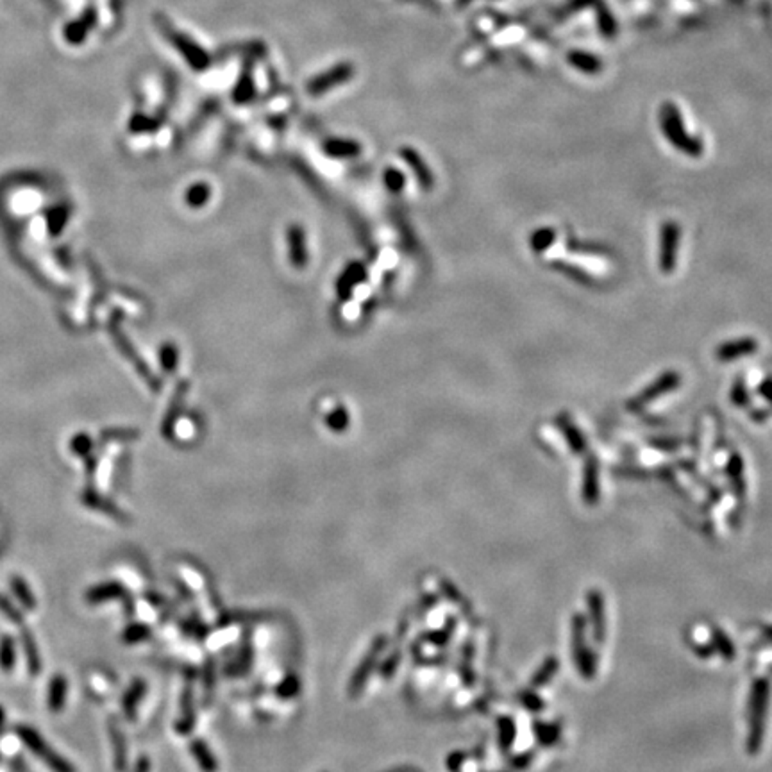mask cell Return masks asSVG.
Segmentation results:
<instances>
[{"label":"cell","instance_id":"44dd1931","mask_svg":"<svg viewBox=\"0 0 772 772\" xmlns=\"http://www.w3.org/2000/svg\"><path fill=\"white\" fill-rule=\"evenodd\" d=\"M384 185H386L388 190H392V192H401V190L404 188L403 174L390 168V170H386V174H384Z\"/></svg>","mask_w":772,"mask_h":772},{"label":"cell","instance_id":"ba28073f","mask_svg":"<svg viewBox=\"0 0 772 772\" xmlns=\"http://www.w3.org/2000/svg\"><path fill=\"white\" fill-rule=\"evenodd\" d=\"M109 738L113 743V754H115V767L118 772L125 771L127 765V743L122 729L116 722H109Z\"/></svg>","mask_w":772,"mask_h":772},{"label":"cell","instance_id":"d6986e66","mask_svg":"<svg viewBox=\"0 0 772 772\" xmlns=\"http://www.w3.org/2000/svg\"><path fill=\"white\" fill-rule=\"evenodd\" d=\"M326 424L329 426V428L333 429V431H336V433L345 431V428H347V426H349V413H347V410H345L344 406H338L336 410H333L329 415H327Z\"/></svg>","mask_w":772,"mask_h":772},{"label":"cell","instance_id":"7a4b0ae2","mask_svg":"<svg viewBox=\"0 0 772 772\" xmlns=\"http://www.w3.org/2000/svg\"><path fill=\"white\" fill-rule=\"evenodd\" d=\"M765 708H767V685L763 681L756 683L753 696V710H751V735H749V751H754L760 747L761 735H763V719Z\"/></svg>","mask_w":772,"mask_h":772},{"label":"cell","instance_id":"5bb4252c","mask_svg":"<svg viewBox=\"0 0 772 772\" xmlns=\"http://www.w3.org/2000/svg\"><path fill=\"white\" fill-rule=\"evenodd\" d=\"M192 753L195 756L197 763L200 765L204 772H217V760L213 758V754L210 753L207 746L204 743V740H193L192 742Z\"/></svg>","mask_w":772,"mask_h":772},{"label":"cell","instance_id":"2e32d148","mask_svg":"<svg viewBox=\"0 0 772 772\" xmlns=\"http://www.w3.org/2000/svg\"><path fill=\"white\" fill-rule=\"evenodd\" d=\"M11 590H13V594L16 595V599L22 602L24 608H27V609L36 608V597H34V594L31 592L29 585L24 581V577H20V576L11 577Z\"/></svg>","mask_w":772,"mask_h":772},{"label":"cell","instance_id":"7c38bea8","mask_svg":"<svg viewBox=\"0 0 772 772\" xmlns=\"http://www.w3.org/2000/svg\"><path fill=\"white\" fill-rule=\"evenodd\" d=\"M754 351H756V344H754V340L746 338V340L724 344L722 347L717 349V356H719V359H722V361H731V359H736L738 356L751 354V352H754Z\"/></svg>","mask_w":772,"mask_h":772},{"label":"cell","instance_id":"277c9868","mask_svg":"<svg viewBox=\"0 0 772 772\" xmlns=\"http://www.w3.org/2000/svg\"><path fill=\"white\" fill-rule=\"evenodd\" d=\"M679 231L676 224H667L664 227V245H662V269L664 272H671L676 263V250H678Z\"/></svg>","mask_w":772,"mask_h":772},{"label":"cell","instance_id":"e0dca14e","mask_svg":"<svg viewBox=\"0 0 772 772\" xmlns=\"http://www.w3.org/2000/svg\"><path fill=\"white\" fill-rule=\"evenodd\" d=\"M210 197H211L210 186L204 185V182H199V185H193L188 188V192H186V204L192 207H200L210 200Z\"/></svg>","mask_w":772,"mask_h":772},{"label":"cell","instance_id":"9c48e42d","mask_svg":"<svg viewBox=\"0 0 772 772\" xmlns=\"http://www.w3.org/2000/svg\"><path fill=\"white\" fill-rule=\"evenodd\" d=\"M66 690H68V681H66L65 676L58 674L51 679V685H48V710L58 714L63 710L66 701Z\"/></svg>","mask_w":772,"mask_h":772},{"label":"cell","instance_id":"8fae6325","mask_svg":"<svg viewBox=\"0 0 772 772\" xmlns=\"http://www.w3.org/2000/svg\"><path fill=\"white\" fill-rule=\"evenodd\" d=\"M678 381H679V377L676 376V374H665V376L662 377L660 381H657V383H654L653 386H651V388L647 390V392H644L640 397H638L637 403H634L633 406L637 408V406H642V404L651 403V401H653L657 396H662V393H665V392H669V390L676 388Z\"/></svg>","mask_w":772,"mask_h":772},{"label":"cell","instance_id":"484cf974","mask_svg":"<svg viewBox=\"0 0 772 772\" xmlns=\"http://www.w3.org/2000/svg\"><path fill=\"white\" fill-rule=\"evenodd\" d=\"M587 472H588V478H590V479H588V481L585 483V492H588V493H592V495H594V493H595V486H594L595 467H594V463H592L590 467H588Z\"/></svg>","mask_w":772,"mask_h":772},{"label":"cell","instance_id":"ffe728a7","mask_svg":"<svg viewBox=\"0 0 772 772\" xmlns=\"http://www.w3.org/2000/svg\"><path fill=\"white\" fill-rule=\"evenodd\" d=\"M0 612L4 613V615L8 617L13 624H16V626H22L24 624L22 613L19 612V608H15V604H13L6 595H0Z\"/></svg>","mask_w":772,"mask_h":772},{"label":"cell","instance_id":"603a6c76","mask_svg":"<svg viewBox=\"0 0 772 772\" xmlns=\"http://www.w3.org/2000/svg\"><path fill=\"white\" fill-rule=\"evenodd\" d=\"M145 637H149V627L147 626H131L127 627L125 634H123V640L125 642H140Z\"/></svg>","mask_w":772,"mask_h":772},{"label":"cell","instance_id":"7402d4cb","mask_svg":"<svg viewBox=\"0 0 772 772\" xmlns=\"http://www.w3.org/2000/svg\"><path fill=\"white\" fill-rule=\"evenodd\" d=\"M552 240H555V232H552L551 229H542V231L535 232L533 235V249L535 250L547 249V247L552 243Z\"/></svg>","mask_w":772,"mask_h":772},{"label":"cell","instance_id":"8992f818","mask_svg":"<svg viewBox=\"0 0 772 772\" xmlns=\"http://www.w3.org/2000/svg\"><path fill=\"white\" fill-rule=\"evenodd\" d=\"M20 627V642H22L24 653H26L27 660V669H29L31 676H38L41 672V660L40 653H38L36 640H34L33 633L26 627V624H22Z\"/></svg>","mask_w":772,"mask_h":772},{"label":"cell","instance_id":"4fadbf2b","mask_svg":"<svg viewBox=\"0 0 772 772\" xmlns=\"http://www.w3.org/2000/svg\"><path fill=\"white\" fill-rule=\"evenodd\" d=\"M143 694H145V681H142V679H136V681L133 683L131 686H129V690L125 692V696H123L122 706H123V711H125V715L129 719H135L136 706H138V703H140V699L143 697Z\"/></svg>","mask_w":772,"mask_h":772},{"label":"cell","instance_id":"6da1fadb","mask_svg":"<svg viewBox=\"0 0 772 772\" xmlns=\"http://www.w3.org/2000/svg\"><path fill=\"white\" fill-rule=\"evenodd\" d=\"M16 735L20 736V740H22L27 749L33 751V753L36 754L41 761H45L54 772H76L72 765H70L61 754L56 753L33 728H29V726H19V728H16Z\"/></svg>","mask_w":772,"mask_h":772},{"label":"cell","instance_id":"52a82bcc","mask_svg":"<svg viewBox=\"0 0 772 772\" xmlns=\"http://www.w3.org/2000/svg\"><path fill=\"white\" fill-rule=\"evenodd\" d=\"M365 277L366 270L361 263H352L351 267H347L345 272L341 274L340 281H338V294H340V297L347 299L349 295H351L352 288L361 283V281H365Z\"/></svg>","mask_w":772,"mask_h":772},{"label":"cell","instance_id":"83f0119b","mask_svg":"<svg viewBox=\"0 0 772 772\" xmlns=\"http://www.w3.org/2000/svg\"><path fill=\"white\" fill-rule=\"evenodd\" d=\"M4 722H6V714H4V708L0 706V733L4 731Z\"/></svg>","mask_w":772,"mask_h":772},{"label":"cell","instance_id":"4316f807","mask_svg":"<svg viewBox=\"0 0 772 772\" xmlns=\"http://www.w3.org/2000/svg\"><path fill=\"white\" fill-rule=\"evenodd\" d=\"M150 771V761L147 756H142L138 760V763H136L135 767V772H149Z\"/></svg>","mask_w":772,"mask_h":772},{"label":"cell","instance_id":"3957f363","mask_svg":"<svg viewBox=\"0 0 772 772\" xmlns=\"http://www.w3.org/2000/svg\"><path fill=\"white\" fill-rule=\"evenodd\" d=\"M384 646H386V640H384V637H377L376 640L372 642V646H370L369 653L365 654L363 662L358 665V669H356L354 674H352L351 681H349V696L356 697L359 692H361L363 686H365V683H366V679H369L370 672H372V669L376 667L377 657H379L381 651L384 649Z\"/></svg>","mask_w":772,"mask_h":772},{"label":"cell","instance_id":"9a60e30c","mask_svg":"<svg viewBox=\"0 0 772 772\" xmlns=\"http://www.w3.org/2000/svg\"><path fill=\"white\" fill-rule=\"evenodd\" d=\"M16 664V644L11 637L0 638V669L4 672H11Z\"/></svg>","mask_w":772,"mask_h":772},{"label":"cell","instance_id":"d4e9b609","mask_svg":"<svg viewBox=\"0 0 772 772\" xmlns=\"http://www.w3.org/2000/svg\"><path fill=\"white\" fill-rule=\"evenodd\" d=\"M163 365L167 370L175 369V365H177V351H175V347L163 349Z\"/></svg>","mask_w":772,"mask_h":772},{"label":"cell","instance_id":"30bf717a","mask_svg":"<svg viewBox=\"0 0 772 772\" xmlns=\"http://www.w3.org/2000/svg\"><path fill=\"white\" fill-rule=\"evenodd\" d=\"M122 594H123V587L120 583H104V585H97V587L90 588V590L84 594V599H86L90 604H98V602H105V601H111V599L120 597Z\"/></svg>","mask_w":772,"mask_h":772},{"label":"cell","instance_id":"cb8c5ba5","mask_svg":"<svg viewBox=\"0 0 772 772\" xmlns=\"http://www.w3.org/2000/svg\"><path fill=\"white\" fill-rule=\"evenodd\" d=\"M592 608H594L595 613V631H597L595 637L602 638V622H599V613H602V602L599 595H592Z\"/></svg>","mask_w":772,"mask_h":772},{"label":"cell","instance_id":"5b68a950","mask_svg":"<svg viewBox=\"0 0 772 772\" xmlns=\"http://www.w3.org/2000/svg\"><path fill=\"white\" fill-rule=\"evenodd\" d=\"M288 247H290L292 265L302 269L308 263V249H306V236L302 227L292 225L288 229Z\"/></svg>","mask_w":772,"mask_h":772},{"label":"cell","instance_id":"ac0fdd59","mask_svg":"<svg viewBox=\"0 0 772 772\" xmlns=\"http://www.w3.org/2000/svg\"><path fill=\"white\" fill-rule=\"evenodd\" d=\"M404 154H406L408 165H410V167L415 170V174H417V179H418V182H421L422 188H424V190L431 188V185H433L431 174H429L428 168H426L424 165L421 163V160H418L417 154H413V153H404Z\"/></svg>","mask_w":772,"mask_h":772}]
</instances>
